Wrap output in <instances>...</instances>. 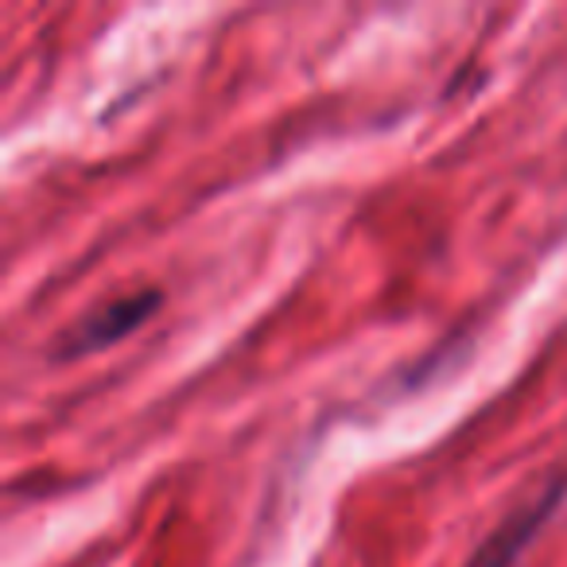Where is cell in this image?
<instances>
[{
	"instance_id": "1",
	"label": "cell",
	"mask_w": 567,
	"mask_h": 567,
	"mask_svg": "<svg viewBox=\"0 0 567 567\" xmlns=\"http://www.w3.org/2000/svg\"><path fill=\"white\" fill-rule=\"evenodd\" d=\"M156 303H159V292H136V296H125V300L105 303V308H97L94 316H86L71 334H66L63 350L66 354H86V350L110 347V342L133 334L136 327L156 311Z\"/></svg>"
}]
</instances>
